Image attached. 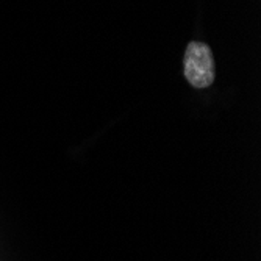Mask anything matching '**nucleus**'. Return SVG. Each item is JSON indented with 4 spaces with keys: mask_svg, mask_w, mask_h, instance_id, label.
Returning <instances> with one entry per match:
<instances>
[{
    "mask_svg": "<svg viewBox=\"0 0 261 261\" xmlns=\"http://www.w3.org/2000/svg\"><path fill=\"white\" fill-rule=\"evenodd\" d=\"M185 77L194 88L203 89L213 85L216 77L215 70V57L205 42L191 41L186 47L183 57Z\"/></svg>",
    "mask_w": 261,
    "mask_h": 261,
    "instance_id": "f257e3e1",
    "label": "nucleus"
}]
</instances>
